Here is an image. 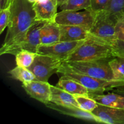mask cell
I'll return each instance as SVG.
<instances>
[{"label":"cell","instance_id":"1","mask_svg":"<svg viewBox=\"0 0 124 124\" xmlns=\"http://www.w3.org/2000/svg\"><path fill=\"white\" fill-rule=\"evenodd\" d=\"M7 33L0 50L19 43L36 21L33 3L28 0H12Z\"/></svg>","mask_w":124,"mask_h":124},{"label":"cell","instance_id":"2","mask_svg":"<svg viewBox=\"0 0 124 124\" xmlns=\"http://www.w3.org/2000/svg\"><path fill=\"white\" fill-rule=\"evenodd\" d=\"M57 74L61 75L60 78L70 79L84 86L88 90L90 97L102 94L105 92L113 90L115 88L124 87V81L99 79L78 72L71 69L66 62H63Z\"/></svg>","mask_w":124,"mask_h":124},{"label":"cell","instance_id":"3","mask_svg":"<svg viewBox=\"0 0 124 124\" xmlns=\"http://www.w3.org/2000/svg\"><path fill=\"white\" fill-rule=\"evenodd\" d=\"M114 57L110 45L90 36L69 56L65 62L88 61Z\"/></svg>","mask_w":124,"mask_h":124},{"label":"cell","instance_id":"4","mask_svg":"<svg viewBox=\"0 0 124 124\" xmlns=\"http://www.w3.org/2000/svg\"><path fill=\"white\" fill-rule=\"evenodd\" d=\"M117 21L104 10L96 12L95 20L90 30V36L111 46L116 39Z\"/></svg>","mask_w":124,"mask_h":124},{"label":"cell","instance_id":"5","mask_svg":"<svg viewBox=\"0 0 124 124\" xmlns=\"http://www.w3.org/2000/svg\"><path fill=\"white\" fill-rule=\"evenodd\" d=\"M112 58L88 61H69L67 64L72 69L96 79L107 81H117L115 79L109 61Z\"/></svg>","mask_w":124,"mask_h":124},{"label":"cell","instance_id":"6","mask_svg":"<svg viewBox=\"0 0 124 124\" xmlns=\"http://www.w3.org/2000/svg\"><path fill=\"white\" fill-rule=\"evenodd\" d=\"M46 22L36 20L30 28L23 40L14 46L0 50V54H10L15 56L23 50L38 53V48L41 44V29Z\"/></svg>","mask_w":124,"mask_h":124},{"label":"cell","instance_id":"7","mask_svg":"<svg viewBox=\"0 0 124 124\" xmlns=\"http://www.w3.org/2000/svg\"><path fill=\"white\" fill-rule=\"evenodd\" d=\"M63 61L46 54H37L32 65L28 69L34 74L36 81L48 82V79L58 73Z\"/></svg>","mask_w":124,"mask_h":124},{"label":"cell","instance_id":"8","mask_svg":"<svg viewBox=\"0 0 124 124\" xmlns=\"http://www.w3.org/2000/svg\"><path fill=\"white\" fill-rule=\"evenodd\" d=\"M96 12L90 8L82 12L78 10H61L56 14L54 21L59 25H71L83 27L90 31L96 18Z\"/></svg>","mask_w":124,"mask_h":124},{"label":"cell","instance_id":"9","mask_svg":"<svg viewBox=\"0 0 124 124\" xmlns=\"http://www.w3.org/2000/svg\"><path fill=\"white\" fill-rule=\"evenodd\" d=\"M85 41V39L70 42L59 41L50 45H40L38 48V54L50 56L65 62L69 56Z\"/></svg>","mask_w":124,"mask_h":124},{"label":"cell","instance_id":"10","mask_svg":"<svg viewBox=\"0 0 124 124\" xmlns=\"http://www.w3.org/2000/svg\"><path fill=\"white\" fill-rule=\"evenodd\" d=\"M51 85L48 82L34 80L24 82L22 87L29 96L46 105L50 102Z\"/></svg>","mask_w":124,"mask_h":124},{"label":"cell","instance_id":"11","mask_svg":"<svg viewBox=\"0 0 124 124\" xmlns=\"http://www.w3.org/2000/svg\"><path fill=\"white\" fill-rule=\"evenodd\" d=\"M92 113L99 119L101 124H124V108L110 107L98 104Z\"/></svg>","mask_w":124,"mask_h":124},{"label":"cell","instance_id":"12","mask_svg":"<svg viewBox=\"0 0 124 124\" xmlns=\"http://www.w3.org/2000/svg\"><path fill=\"white\" fill-rule=\"evenodd\" d=\"M46 106L49 108L55 110L62 115L76 117V118L84 120V121L96 122V123H101L99 119L96 116H94L93 113L85 111L78 107L59 105L54 104L52 102H50L48 104H46Z\"/></svg>","mask_w":124,"mask_h":124},{"label":"cell","instance_id":"13","mask_svg":"<svg viewBox=\"0 0 124 124\" xmlns=\"http://www.w3.org/2000/svg\"><path fill=\"white\" fill-rule=\"evenodd\" d=\"M57 0H45L33 3L36 20L51 21H54L58 7Z\"/></svg>","mask_w":124,"mask_h":124},{"label":"cell","instance_id":"14","mask_svg":"<svg viewBox=\"0 0 124 124\" xmlns=\"http://www.w3.org/2000/svg\"><path fill=\"white\" fill-rule=\"evenodd\" d=\"M60 41H76L85 40L90 36L88 29L78 25H59Z\"/></svg>","mask_w":124,"mask_h":124},{"label":"cell","instance_id":"15","mask_svg":"<svg viewBox=\"0 0 124 124\" xmlns=\"http://www.w3.org/2000/svg\"><path fill=\"white\" fill-rule=\"evenodd\" d=\"M60 41V29L54 21H47L41 29V44L50 45Z\"/></svg>","mask_w":124,"mask_h":124},{"label":"cell","instance_id":"16","mask_svg":"<svg viewBox=\"0 0 124 124\" xmlns=\"http://www.w3.org/2000/svg\"><path fill=\"white\" fill-rule=\"evenodd\" d=\"M50 102L59 105L79 107L73 94L57 86L51 85Z\"/></svg>","mask_w":124,"mask_h":124},{"label":"cell","instance_id":"17","mask_svg":"<svg viewBox=\"0 0 124 124\" xmlns=\"http://www.w3.org/2000/svg\"><path fill=\"white\" fill-rule=\"evenodd\" d=\"M99 104L107 107L124 108V96L115 92L91 97Z\"/></svg>","mask_w":124,"mask_h":124},{"label":"cell","instance_id":"18","mask_svg":"<svg viewBox=\"0 0 124 124\" xmlns=\"http://www.w3.org/2000/svg\"><path fill=\"white\" fill-rule=\"evenodd\" d=\"M56 86L73 95L76 94L89 95L88 90L84 86L70 79L60 78L59 82L56 84Z\"/></svg>","mask_w":124,"mask_h":124},{"label":"cell","instance_id":"19","mask_svg":"<svg viewBox=\"0 0 124 124\" xmlns=\"http://www.w3.org/2000/svg\"><path fill=\"white\" fill-rule=\"evenodd\" d=\"M8 73L12 78L21 81L22 83L30 82L35 79L34 74L28 68L18 66L8 71Z\"/></svg>","mask_w":124,"mask_h":124},{"label":"cell","instance_id":"20","mask_svg":"<svg viewBox=\"0 0 124 124\" xmlns=\"http://www.w3.org/2000/svg\"><path fill=\"white\" fill-rule=\"evenodd\" d=\"M104 10L113 17L117 23L124 18V0H110Z\"/></svg>","mask_w":124,"mask_h":124},{"label":"cell","instance_id":"21","mask_svg":"<svg viewBox=\"0 0 124 124\" xmlns=\"http://www.w3.org/2000/svg\"><path fill=\"white\" fill-rule=\"evenodd\" d=\"M109 65L115 79L124 82V57H114L109 61Z\"/></svg>","mask_w":124,"mask_h":124},{"label":"cell","instance_id":"22","mask_svg":"<svg viewBox=\"0 0 124 124\" xmlns=\"http://www.w3.org/2000/svg\"><path fill=\"white\" fill-rule=\"evenodd\" d=\"M37 54L25 50H21L15 55L16 65L25 68L30 67L33 63Z\"/></svg>","mask_w":124,"mask_h":124},{"label":"cell","instance_id":"23","mask_svg":"<svg viewBox=\"0 0 124 124\" xmlns=\"http://www.w3.org/2000/svg\"><path fill=\"white\" fill-rule=\"evenodd\" d=\"M91 0H67L59 6L61 10H80L90 7Z\"/></svg>","mask_w":124,"mask_h":124},{"label":"cell","instance_id":"24","mask_svg":"<svg viewBox=\"0 0 124 124\" xmlns=\"http://www.w3.org/2000/svg\"><path fill=\"white\" fill-rule=\"evenodd\" d=\"M74 96L78 103L79 107L85 111L92 113L98 105L96 101L89 96L76 94Z\"/></svg>","mask_w":124,"mask_h":124},{"label":"cell","instance_id":"25","mask_svg":"<svg viewBox=\"0 0 124 124\" xmlns=\"http://www.w3.org/2000/svg\"><path fill=\"white\" fill-rule=\"evenodd\" d=\"M11 15L10 6L0 10V34H2L6 27H8Z\"/></svg>","mask_w":124,"mask_h":124},{"label":"cell","instance_id":"26","mask_svg":"<svg viewBox=\"0 0 124 124\" xmlns=\"http://www.w3.org/2000/svg\"><path fill=\"white\" fill-rule=\"evenodd\" d=\"M115 56L124 57V41L116 39L111 45Z\"/></svg>","mask_w":124,"mask_h":124},{"label":"cell","instance_id":"27","mask_svg":"<svg viewBox=\"0 0 124 124\" xmlns=\"http://www.w3.org/2000/svg\"><path fill=\"white\" fill-rule=\"evenodd\" d=\"M110 0H91V6L89 8L94 12H99L106 8Z\"/></svg>","mask_w":124,"mask_h":124},{"label":"cell","instance_id":"28","mask_svg":"<svg viewBox=\"0 0 124 124\" xmlns=\"http://www.w3.org/2000/svg\"><path fill=\"white\" fill-rule=\"evenodd\" d=\"M117 39L124 41V18L118 21L116 26Z\"/></svg>","mask_w":124,"mask_h":124},{"label":"cell","instance_id":"29","mask_svg":"<svg viewBox=\"0 0 124 124\" xmlns=\"http://www.w3.org/2000/svg\"><path fill=\"white\" fill-rule=\"evenodd\" d=\"M12 0H0V10L10 6Z\"/></svg>","mask_w":124,"mask_h":124},{"label":"cell","instance_id":"30","mask_svg":"<svg viewBox=\"0 0 124 124\" xmlns=\"http://www.w3.org/2000/svg\"><path fill=\"white\" fill-rule=\"evenodd\" d=\"M114 92L117 93L118 94H121V95L124 96V87H119V88H116V90H113Z\"/></svg>","mask_w":124,"mask_h":124},{"label":"cell","instance_id":"31","mask_svg":"<svg viewBox=\"0 0 124 124\" xmlns=\"http://www.w3.org/2000/svg\"><path fill=\"white\" fill-rule=\"evenodd\" d=\"M57 1H58V6H59V7L61 5H62L64 2H65L67 0H57Z\"/></svg>","mask_w":124,"mask_h":124},{"label":"cell","instance_id":"32","mask_svg":"<svg viewBox=\"0 0 124 124\" xmlns=\"http://www.w3.org/2000/svg\"><path fill=\"white\" fill-rule=\"evenodd\" d=\"M28 1H29L31 2H33V3H35V2H36L37 1V0H28Z\"/></svg>","mask_w":124,"mask_h":124},{"label":"cell","instance_id":"33","mask_svg":"<svg viewBox=\"0 0 124 124\" xmlns=\"http://www.w3.org/2000/svg\"></svg>","mask_w":124,"mask_h":124}]
</instances>
